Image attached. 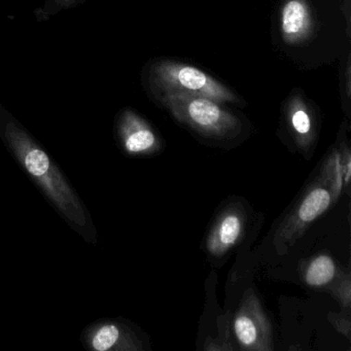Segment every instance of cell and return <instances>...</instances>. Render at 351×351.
Returning <instances> with one entry per match:
<instances>
[{
  "label": "cell",
  "mask_w": 351,
  "mask_h": 351,
  "mask_svg": "<svg viewBox=\"0 0 351 351\" xmlns=\"http://www.w3.org/2000/svg\"><path fill=\"white\" fill-rule=\"evenodd\" d=\"M160 100L178 122L208 138H230L236 136L241 128L238 118L210 98L164 93Z\"/></svg>",
  "instance_id": "6da1fadb"
},
{
  "label": "cell",
  "mask_w": 351,
  "mask_h": 351,
  "mask_svg": "<svg viewBox=\"0 0 351 351\" xmlns=\"http://www.w3.org/2000/svg\"><path fill=\"white\" fill-rule=\"evenodd\" d=\"M149 86L155 93L202 96L215 101L237 102L238 98L221 82L197 67L173 61H159L149 69Z\"/></svg>",
  "instance_id": "7a4b0ae2"
},
{
  "label": "cell",
  "mask_w": 351,
  "mask_h": 351,
  "mask_svg": "<svg viewBox=\"0 0 351 351\" xmlns=\"http://www.w3.org/2000/svg\"><path fill=\"white\" fill-rule=\"evenodd\" d=\"M335 202L328 182L319 176L304 193L293 210L280 223L274 236V244L279 254H285L305 234L310 225L326 213Z\"/></svg>",
  "instance_id": "3957f363"
},
{
  "label": "cell",
  "mask_w": 351,
  "mask_h": 351,
  "mask_svg": "<svg viewBox=\"0 0 351 351\" xmlns=\"http://www.w3.org/2000/svg\"><path fill=\"white\" fill-rule=\"evenodd\" d=\"M233 328L242 349L252 351L274 349L272 324L254 291L246 293L240 304L234 318Z\"/></svg>",
  "instance_id": "277c9868"
},
{
  "label": "cell",
  "mask_w": 351,
  "mask_h": 351,
  "mask_svg": "<svg viewBox=\"0 0 351 351\" xmlns=\"http://www.w3.org/2000/svg\"><path fill=\"white\" fill-rule=\"evenodd\" d=\"M246 221L247 217L240 207L232 206L223 210L215 219L207 236L208 254L215 258L227 254L243 236Z\"/></svg>",
  "instance_id": "5b68a950"
},
{
  "label": "cell",
  "mask_w": 351,
  "mask_h": 351,
  "mask_svg": "<svg viewBox=\"0 0 351 351\" xmlns=\"http://www.w3.org/2000/svg\"><path fill=\"white\" fill-rule=\"evenodd\" d=\"M120 131L128 153L151 154L161 147L159 137L153 128L133 110H123L120 117Z\"/></svg>",
  "instance_id": "8992f818"
},
{
  "label": "cell",
  "mask_w": 351,
  "mask_h": 351,
  "mask_svg": "<svg viewBox=\"0 0 351 351\" xmlns=\"http://www.w3.org/2000/svg\"><path fill=\"white\" fill-rule=\"evenodd\" d=\"M280 29L287 45H300L310 38L313 20L306 0H287L281 10Z\"/></svg>",
  "instance_id": "52a82bcc"
},
{
  "label": "cell",
  "mask_w": 351,
  "mask_h": 351,
  "mask_svg": "<svg viewBox=\"0 0 351 351\" xmlns=\"http://www.w3.org/2000/svg\"><path fill=\"white\" fill-rule=\"evenodd\" d=\"M287 120L298 147L303 151H309L316 138L315 128L309 108L300 96L289 100Z\"/></svg>",
  "instance_id": "ba28073f"
},
{
  "label": "cell",
  "mask_w": 351,
  "mask_h": 351,
  "mask_svg": "<svg viewBox=\"0 0 351 351\" xmlns=\"http://www.w3.org/2000/svg\"><path fill=\"white\" fill-rule=\"evenodd\" d=\"M337 275L335 261L328 254H319L310 261L304 273V280L310 287H324L330 285Z\"/></svg>",
  "instance_id": "9c48e42d"
},
{
  "label": "cell",
  "mask_w": 351,
  "mask_h": 351,
  "mask_svg": "<svg viewBox=\"0 0 351 351\" xmlns=\"http://www.w3.org/2000/svg\"><path fill=\"white\" fill-rule=\"evenodd\" d=\"M86 0H45L44 3L34 11L38 22H47L58 14L81 5Z\"/></svg>",
  "instance_id": "30bf717a"
},
{
  "label": "cell",
  "mask_w": 351,
  "mask_h": 351,
  "mask_svg": "<svg viewBox=\"0 0 351 351\" xmlns=\"http://www.w3.org/2000/svg\"><path fill=\"white\" fill-rule=\"evenodd\" d=\"M25 165L32 176H43L50 168V159L42 149L32 147L26 155Z\"/></svg>",
  "instance_id": "8fae6325"
},
{
  "label": "cell",
  "mask_w": 351,
  "mask_h": 351,
  "mask_svg": "<svg viewBox=\"0 0 351 351\" xmlns=\"http://www.w3.org/2000/svg\"><path fill=\"white\" fill-rule=\"evenodd\" d=\"M120 337V330L116 326H106L98 330L93 339V347L97 351H106L112 348Z\"/></svg>",
  "instance_id": "7c38bea8"
}]
</instances>
